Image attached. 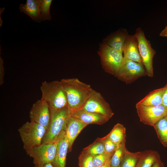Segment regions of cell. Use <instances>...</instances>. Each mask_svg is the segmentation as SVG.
<instances>
[{
  "instance_id": "cell-1",
  "label": "cell",
  "mask_w": 167,
  "mask_h": 167,
  "mask_svg": "<svg viewBox=\"0 0 167 167\" xmlns=\"http://www.w3.org/2000/svg\"><path fill=\"white\" fill-rule=\"evenodd\" d=\"M60 81L66 94L67 107L71 114L82 108L93 89L77 78L63 79Z\"/></svg>"
},
{
  "instance_id": "cell-2",
  "label": "cell",
  "mask_w": 167,
  "mask_h": 167,
  "mask_svg": "<svg viewBox=\"0 0 167 167\" xmlns=\"http://www.w3.org/2000/svg\"><path fill=\"white\" fill-rule=\"evenodd\" d=\"M40 89L41 98L47 103L50 110L67 107L66 94L61 81H45Z\"/></svg>"
},
{
  "instance_id": "cell-3",
  "label": "cell",
  "mask_w": 167,
  "mask_h": 167,
  "mask_svg": "<svg viewBox=\"0 0 167 167\" xmlns=\"http://www.w3.org/2000/svg\"><path fill=\"white\" fill-rule=\"evenodd\" d=\"M50 112L49 125L41 143H49L55 141L65 131L67 122L71 116V113L67 107L51 110Z\"/></svg>"
},
{
  "instance_id": "cell-4",
  "label": "cell",
  "mask_w": 167,
  "mask_h": 167,
  "mask_svg": "<svg viewBox=\"0 0 167 167\" xmlns=\"http://www.w3.org/2000/svg\"><path fill=\"white\" fill-rule=\"evenodd\" d=\"M98 54L104 71L116 77L123 60L122 53L102 41L99 44Z\"/></svg>"
},
{
  "instance_id": "cell-5",
  "label": "cell",
  "mask_w": 167,
  "mask_h": 167,
  "mask_svg": "<svg viewBox=\"0 0 167 167\" xmlns=\"http://www.w3.org/2000/svg\"><path fill=\"white\" fill-rule=\"evenodd\" d=\"M46 130L43 126L31 121L26 122L18 129L25 151L41 145Z\"/></svg>"
},
{
  "instance_id": "cell-6",
  "label": "cell",
  "mask_w": 167,
  "mask_h": 167,
  "mask_svg": "<svg viewBox=\"0 0 167 167\" xmlns=\"http://www.w3.org/2000/svg\"><path fill=\"white\" fill-rule=\"evenodd\" d=\"M65 134L64 131L53 142L41 143L25 151L27 154L32 158L35 166H41L52 162L55 157L59 142Z\"/></svg>"
},
{
  "instance_id": "cell-7",
  "label": "cell",
  "mask_w": 167,
  "mask_h": 167,
  "mask_svg": "<svg viewBox=\"0 0 167 167\" xmlns=\"http://www.w3.org/2000/svg\"><path fill=\"white\" fill-rule=\"evenodd\" d=\"M135 35L138 40L139 54L147 75L152 77L154 76L153 59L156 54V51L152 47L150 41L146 38L143 31L140 28L136 29Z\"/></svg>"
},
{
  "instance_id": "cell-8",
  "label": "cell",
  "mask_w": 167,
  "mask_h": 167,
  "mask_svg": "<svg viewBox=\"0 0 167 167\" xmlns=\"http://www.w3.org/2000/svg\"><path fill=\"white\" fill-rule=\"evenodd\" d=\"M81 109L103 115L109 119L114 114L110 105L102 95L94 89Z\"/></svg>"
},
{
  "instance_id": "cell-9",
  "label": "cell",
  "mask_w": 167,
  "mask_h": 167,
  "mask_svg": "<svg viewBox=\"0 0 167 167\" xmlns=\"http://www.w3.org/2000/svg\"><path fill=\"white\" fill-rule=\"evenodd\" d=\"M147 75L145 68L143 64L127 60L122 61L116 77L126 84H128Z\"/></svg>"
},
{
  "instance_id": "cell-10",
  "label": "cell",
  "mask_w": 167,
  "mask_h": 167,
  "mask_svg": "<svg viewBox=\"0 0 167 167\" xmlns=\"http://www.w3.org/2000/svg\"><path fill=\"white\" fill-rule=\"evenodd\" d=\"M135 106L140 121L144 124L153 126L159 120L167 116V109L162 104L154 106L136 105Z\"/></svg>"
},
{
  "instance_id": "cell-11",
  "label": "cell",
  "mask_w": 167,
  "mask_h": 167,
  "mask_svg": "<svg viewBox=\"0 0 167 167\" xmlns=\"http://www.w3.org/2000/svg\"><path fill=\"white\" fill-rule=\"evenodd\" d=\"M30 121L38 124L47 130L50 120V112L49 106L41 98L32 105L29 112Z\"/></svg>"
},
{
  "instance_id": "cell-12",
  "label": "cell",
  "mask_w": 167,
  "mask_h": 167,
  "mask_svg": "<svg viewBox=\"0 0 167 167\" xmlns=\"http://www.w3.org/2000/svg\"><path fill=\"white\" fill-rule=\"evenodd\" d=\"M123 53L122 61L131 60L143 64L139 51L138 40L135 34L128 36Z\"/></svg>"
},
{
  "instance_id": "cell-13",
  "label": "cell",
  "mask_w": 167,
  "mask_h": 167,
  "mask_svg": "<svg viewBox=\"0 0 167 167\" xmlns=\"http://www.w3.org/2000/svg\"><path fill=\"white\" fill-rule=\"evenodd\" d=\"M129 34L125 28H120L111 33L102 41L116 50L123 54Z\"/></svg>"
},
{
  "instance_id": "cell-14",
  "label": "cell",
  "mask_w": 167,
  "mask_h": 167,
  "mask_svg": "<svg viewBox=\"0 0 167 167\" xmlns=\"http://www.w3.org/2000/svg\"><path fill=\"white\" fill-rule=\"evenodd\" d=\"M88 125L71 115L69 118L66 127L65 135L69 143L68 152L71 150L73 143L77 136Z\"/></svg>"
},
{
  "instance_id": "cell-15",
  "label": "cell",
  "mask_w": 167,
  "mask_h": 167,
  "mask_svg": "<svg viewBox=\"0 0 167 167\" xmlns=\"http://www.w3.org/2000/svg\"><path fill=\"white\" fill-rule=\"evenodd\" d=\"M71 115L87 125L90 124L102 125L110 119L103 115L87 111L82 109L73 112Z\"/></svg>"
},
{
  "instance_id": "cell-16",
  "label": "cell",
  "mask_w": 167,
  "mask_h": 167,
  "mask_svg": "<svg viewBox=\"0 0 167 167\" xmlns=\"http://www.w3.org/2000/svg\"><path fill=\"white\" fill-rule=\"evenodd\" d=\"M69 146L68 141L65 134L59 142L55 157L51 162L54 167H65Z\"/></svg>"
},
{
  "instance_id": "cell-17",
  "label": "cell",
  "mask_w": 167,
  "mask_h": 167,
  "mask_svg": "<svg viewBox=\"0 0 167 167\" xmlns=\"http://www.w3.org/2000/svg\"><path fill=\"white\" fill-rule=\"evenodd\" d=\"M40 0H27L25 4H20L19 7L21 12L29 16L34 21H41L40 16Z\"/></svg>"
},
{
  "instance_id": "cell-18",
  "label": "cell",
  "mask_w": 167,
  "mask_h": 167,
  "mask_svg": "<svg viewBox=\"0 0 167 167\" xmlns=\"http://www.w3.org/2000/svg\"><path fill=\"white\" fill-rule=\"evenodd\" d=\"M164 90L163 87L150 92L137 102L136 105L145 106H154L162 105Z\"/></svg>"
},
{
  "instance_id": "cell-19",
  "label": "cell",
  "mask_w": 167,
  "mask_h": 167,
  "mask_svg": "<svg viewBox=\"0 0 167 167\" xmlns=\"http://www.w3.org/2000/svg\"><path fill=\"white\" fill-rule=\"evenodd\" d=\"M160 156L158 152L152 150L141 152L136 167H152Z\"/></svg>"
},
{
  "instance_id": "cell-20",
  "label": "cell",
  "mask_w": 167,
  "mask_h": 167,
  "mask_svg": "<svg viewBox=\"0 0 167 167\" xmlns=\"http://www.w3.org/2000/svg\"><path fill=\"white\" fill-rule=\"evenodd\" d=\"M126 129L122 124L118 123L115 125L107 135L109 139L116 144H119L126 142Z\"/></svg>"
},
{
  "instance_id": "cell-21",
  "label": "cell",
  "mask_w": 167,
  "mask_h": 167,
  "mask_svg": "<svg viewBox=\"0 0 167 167\" xmlns=\"http://www.w3.org/2000/svg\"><path fill=\"white\" fill-rule=\"evenodd\" d=\"M162 145L167 147V116L161 119L153 126Z\"/></svg>"
},
{
  "instance_id": "cell-22",
  "label": "cell",
  "mask_w": 167,
  "mask_h": 167,
  "mask_svg": "<svg viewBox=\"0 0 167 167\" xmlns=\"http://www.w3.org/2000/svg\"><path fill=\"white\" fill-rule=\"evenodd\" d=\"M141 152H132L127 151L125 153L120 167H136Z\"/></svg>"
},
{
  "instance_id": "cell-23",
  "label": "cell",
  "mask_w": 167,
  "mask_h": 167,
  "mask_svg": "<svg viewBox=\"0 0 167 167\" xmlns=\"http://www.w3.org/2000/svg\"><path fill=\"white\" fill-rule=\"evenodd\" d=\"M126 143L119 144L110 160L111 167H120L121 163L126 152Z\"/></svg>"
},
{
  "instance_id": "cell-24",
  "label": "cell",
  "mask_w": 167,
  "mask_h": 167,
  "mask_svg": "<svg viewBox=\"0 0 167 167\" xmlns=\"http://www.w3.org/2000/svg\"><path fill=\"white\" fill-rule=\"evenodd\" d=\"M83 151L93 156L105 152L103 144L100 138L97 139Z\"/></svg>"
},
{
  "instance_id": "cell-25",
  "label": "cell",
  "mask_w": 167,
  "mask_h": 167,
  "mask_svg": "<svg viewBox=\"0 0 167 167\" xmlns=\"http://www.w3.org/2000/svg\"><path fill=\"white\" fill-rule=\"evenodd\" d=\"M40 12L41 21L50 20V8L52 0H40Z\"/></svg>"
},
{
  "instance_id": "cell-26",
  "label": "cell",
  "mask_w": 167,
  "mask_h": 167,
  "mask_svg": "<svg viewBox=\"0 0 167 167\" xmlns=\"http://www.w3.org/2000/svg\"><path fill=\"white\" fill-rule=\"evenodd\" d=\"M93 156L82 151L79 156V167H94Z\"/></svg>"
},
{
  "instance_id": "cell-27",
  "label": "cell",
  "mask_w": 167,
  "mask_h": 167,
  "mask_svg": "<svg viewBox=\"0 0 167 167\" xmlns=\"http://www.w3.org/2000/svg\"><path fill=\"white\" fill-rule=\"evenodd\" d=\"M114 152L111 153L105 152L94 156L93 162L94 167L99 166L111 159Z\"/></svg>"
},
{
  "instance_id": "cell-28",
  "label": "cell",
  "mask_w": 167,
  "mask_h": 167,
  "mask_svg": "<svg viewBox=\"0 0 167 167\" xmlns=\"http://www.w3.org/2000/svg\"><path fill=\"white\" fill-rule=\"evenodd\" d=\"M100 138L103 144L105 152L107 153L113 152L117 148L118 145L116 144L112 141L107 135Z\"/></svg>"
},
{
  "instance_id": "cell-29",
  "label": "cell",
  "mask_w": 167,
  "mask_h": 167,
  "mask_svg": "<svg viewBox=\"0 0 167 167\" xmlns=\"http://www.w3.org/2000/svg\"><path fill=\"white\" fill-rule=\"evenodd\" d=\"M3 61L1 57H0V85H2L4 82V68L3 66Z\"/></svg>"
},
{
  "instance_id": "cell-30",
  "label": "cell",
  "mask_w": 167,
  "mask_h": 167,
  "mask_svg": "<svg viewBox=\"0 0 167 167\" xmlns=\"http://www.w3.org/2000/svg\"><path fill=\"white\" fill-rule=\"evenodd\" d=\"M164 90L162 95V105L167 109V84L164 87Z\"/></svg>"
},
{
  "instance_id": "cell-31",
  "label": "cell",
  "mask_w": 167,
  "mask_h": 167,
  "mask_svg": "<svg viewBox=\"0 0 167 167\" xmlns=\"http://www.w3.org/2000/svg\"><path fill=\"white\" fill-rule=\"evenodd\" d=\"M152 167H165L164 164L160 158L155 162Z\"/></svg>"
},
{
  "instance_id": "cell-32",
  "label": "cell",
  "mask_w": 167,
  "mask_h": 167,
  "mask_svg": "<svg viewBox=\"0 0 167 167\" xmlns=\"http://www.w3.org/2000/svg\"><path fill=\"white\" fill-rule=\"evenodd\" d=\"M161 36L167 37V25L160 33Z\"/></svg>"
},
{
  "instance_id": "cell-33",
  "label": "cell",
  "mask_w": 167,
  "mask_h": 167,
  "mask_svg": "<svg viewBox=\"0 0 167 167\" xmlns=\"http://www.w3.org/2000/svg\"><path fill=\"white\" fill-rule=\"evenodd\" d=\"M110 160L102 165L97 167H111L110 164Z\"/></svg>"
},
{
  "instance_id": "cell-34",
  "label": "cell",
  "mask_w": 167,
  "mask_h": 167,
  "mask_svg": "<svg viewBox=\"0 0 167 167\" xmlns=\"http://www.w3.org/2000/svg\"><path fill=\"white\" fill-rule=\"evenodd\" d=\"M34 167H54L51 163L45 164L39 166H35Z\"/></svg>"
}]
</instances>
